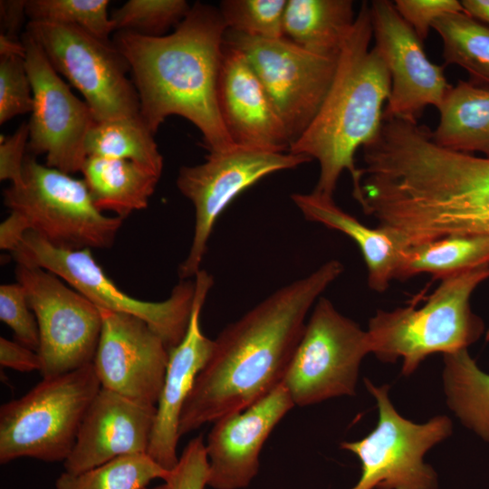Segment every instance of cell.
<instances>
[{
	"mask_svg": "<svg viewBox=\"0 0 489 489\" xmlns=\"http://www.w3.org/2000/svg\"><path fill=\"white\" fill-rule=\"evenodd\" d=\"M26 0L0 1V37L10 41H21L20 31L26 15Z\"/></svg>",
	"mask_w": 489,
	"mask_h": 489,
	"instance_id": "obj_40",
	"label": "cell"
},
{
	"mask_svg": "<svg viewBox=\"0 0 489 489\" xmlns=\"http://www.w3.org/2000/svg\"><path fill=\"white\" fill-rule=\"evenodd\" d=\"M15 277L37 321L43 378L91 364L102 326L100 309L45 269L16 264Z\"/></svg>",
	"mask_w": 489,
	"mask_h": 489,
	"instance_id": "obj_13",
	"label": "cell"
},
{
	"mask_svg": "<svg viewBox=\"0 0 489 489\" xmlns=\"http://www.w3.org/2000/svg\"><path fill=\"white\" fill-rule=\"evenodd\" d=\"M287 0H224L219 11L227 30L266 39L284 37Z\"/></svg>",
	"mask_w": 489,
	"mask_h": 489,
	"instance_id": "obj_33",
	"label": "cell"
},
{
	"mask_svg": "<svg viewBox=\"0 0 489 489\" xmlns=\"http://www.w3.org/2000/svg\"><path fill=\"white\" fill-rule=\"evenodd\" d=\"M442 380L447 407L466 428L489 443V374L464 349L444 354Z\"/></svg>",
	"mask_w": 489,
	"mask_h": 489,
	"instance_id": "obj_27",
	"label": "cell"
},
{
	"mask_svg": "<svg viewBox=\"0 0 489 489\" xmlns=\"http://www.w3.org/2000/svg\"><path fill=\"white\" fill-rule=\"evenodd\" d=\"M369 353L367 331L320 297L282 384L299 407L354 396L361 360Z\"/></svg>",
	"mask_w": 489,
	"mask_h": 489,
	"instance_id": "obj_10",
	"label": "cell"
},
{
	"mask_svg": "<svg viewBox=\"0 0 489 489\" xmlns=\"http://www.w3.org/2000/svg\"><path fill=\"white\" fill-rule=\"evenodd\" d=\"M224 43L244 54L282 118L291 144L309 127L333 82L338 57L312 53L283 37L226 30Z\"/></svg>",
	"mask_w": 489,
	"mask_h": 489,
	"instance_id": "obj_14",
	"label": "cell"
},
{
	"mask_svg": "<svg viewBox=\"0 0 489 489\" xmlns=\"http://www.w3.org/2000/svg\"><path fill=\"white\" fill-rule=\"evenodd\" d=\"M10 253L18 264L53 273L97 307L143 320L169 351L187 333L195 297L194 280H180L164 301L148 302L122 292L95 261L91 249L58 248L28 231Z\"/></svg>",
	"mask_w": 489,
	"mask_h": 489,
	"instance_id": "obj_8",
	"label": "cell"
},
{
	"mask_svg": "<svg viewBox=\"0 0 489 489\" xmlns=\"http://www.w3.org/2000/svg\"><path fill=\"white\" fill-rule=\"evenodd\" d=\"M150 489H170V488H169L168 484L166 482H164V484H159V485L155 486V487L150 488Z\"/></svg>",
	"mask_w": 489,
	"mask_h": 489,
	"instance_id": "obj_42",
	"label": "cell"
},
{
	"mask_svg": "<svg viewBox=\"0 0 489 489\" xmlns=\"http://www.w3.org/2000/svg\"><path fill=\"white\" fill-rule=\"evenodd\" d=\"M369 3L364 1L346 37L338 58L335 76L317 115L293 141L289 152L315 158L320 176L314 192L333 197L338 180L348 170L353 187L360 168L355 153L379 132L383 105L388 100L391 79L376 46Z\"/></svg>",
	"mask_w": 489,
	"mask_h": 489,
	"instance_id": "obj_3",
	"label": "cell"
},
{
	"mask_svg": "<svg viewBox=\"0 0 489 489\" xmlns=\"http://www.w3.org/2000/svg\"><path fill=\"white\" fill-rule=\"evenodd\" d=\"M355 18L351 0H287L284 37L312 53L338 57Z\"/></svg>",
	"mask_w": 489,
	"mask_h": 489,
	"instance_id": "obj_24",
	"label": "cell"
},
{
	"mask_svg": "<svg viewBox=\"0 0 489 489\" xmlns=\"http://www.w3.org/2000/svg\"><path fill=\"white\" fill-rule=\"evenodd\" d=\"M369 8L375 46L391 79L383 118L417 122L427 106L440 107L452 85L447 83L443 67L428 60L423 42L398 14L393 2L373 0Z\"/></svg>",
	"mask_w": 489,
	"mask_h": 489,
	"instance_id": "obj_17",
	"label": "cell"
},
{
	"mask_svg": "<svg viewBox=\"0 0 489 489\" xmlns=\"http://www.w3.org/2000/svg\"><path fill=\"white\" fill-rule=\"evenodd\" d=\"M0 320L14 331L16 341L38 351L37 321L24 287L17 282L0 286Z\"/></svg>",
	"mask_w": 489,
	"mask_h": 489,
	"instance_id": "obj_35",
	"label": "cell"
},
{
	"mask_svg": "<svg viewBox=\"0 0 489 489\" xmlns=\"http://www.w3.org/2000/svg\"><path fill=\"white\" fill-rule=\"evenodd\" d=\"M439 110L434 141L445 149L481 152L489 158V89L459 81L451 86Z\"/></svg>",
	"mask_w": 489,
	"mask_h": 489,
	"instance_id": "obj_25",
	"label": "cell"
},
{
	"mask_svg": "<svg viewBox=\"0 0 489 489\" xmlns=\"http://www.w3.org/2000/svg\"><path fill=\"white\" fill-rule=\"evenodd\" d=\"M482 266H489V235H449L405 247L395 279L427 273L443 280Z\"/></svg>",
	"mask_w": 489,
	"mask_h": 489,
	"instance_id": "obj_26",
	"label": "cell"
},
{
	"mask_svg": "<svg viewBox=\"0 0 489 489\" xmlns=\"http://www.w3.org/2000/svg\"><path fill=\"white\" fill-rule=\"evenodd\" d=\"M81 172L95 206L125 219L148 207L160 176L135 162L88 157Z\"/></svg>",
	"mask_w": 489,
	"mask_h": 489,
	"instance_id": "obj_23",
	"label": "cell"
},
{
	"mask_svg": "<svg viewBox=\"0 0 489 489\" xmlns=\"http://www.w3.org/2000/svg\"><path fill=\"white\" fill-rule=\"evenodd\" d=\"M25 31L58 74L81 92L97 122L140 118L129 66L112 41L73 26L29 21Z\"/></svg>",
	"mask_w": 489,
	"mask_h": 489,
	"instance_id": "obj_11",
	"label": "cell"
},
{
	"mask_svg": "<svg viewBox=\"0 0 489 489\" xmlns=\"http://www.w3.org/2000/svg\"><path fill=\"white\" fill-rule=\"evenodd\" d=\"M101 388L91 364L43 378L19 398L0 407V463L22 457L47 463L70 455L82 419Z\"/></svg>",
	"mask_w": 489,
	"mask_h": 489,
	"instance_id": "obj_6",
	"label": "cell"
},
{
	"mask_svg": "<svg viewBox=\"0 0 489 489\" xmlns=\"http://www.w3.org/2000/svg\"><path fill=\"white\" fill-rule=\"evenodd\" d=\"M169 472L148 454L125 455L80 474L64 471L55 489H147L155 479L165 481Z\"/></svg>",
	"mask_w": 489,
	"mask_h": 489,
	"instance_id": "obj_30",
	"label": "cell"
},
{
	"mask_svg": "<svg viewBox=\"0 0 489 489\" xmlns=\"http://www.w3.org/2000/svg\"><path fill=\"white\" fill-rule=\"evenodd\" d=\"M3 197L10 214L0 225V247L10 252L28 231L58 248H109L124 220L101 212L83 179L42 165L32 154L22 184L5 188Z\"/></svg>",
	"mask_w": 489,
	"mask_h": 489,
	"instance_id": "obj_4",
	"label": "cell"
},
{
	"mask_svg": "<svg viewBox=\"0 0 489 489\" xmlns=\"http://www.w3.org/2000/svg\"><path fill=\"white\" fill-rule=\"evenodd\" d=\"M312 160L290 152L235 146L208 152L201 164L180 168L177 187L193 204L196 218L188 254L178 266L179 279L190 280L201 270L217 218L240 193L272 173Z\"/></svg>",
	"mask_w": 489,
	"mask_h": 489,
	"instance_id": "obj_12",
	"label": "cell"
},
{
	"mask_svg": "<svg viewBox=\"0 0 489 489\" xmlns=\"http://www.w3.org/2000/svg\"><path fill=\"white\" fill-rule=\"evenodd\" d=\"M226 30L218 8L197 2L167 35L113 34L112 43L129 66L140 118L154 135L168 116L178 115L199 129L208 152L236 146L217 100Z\"/></svg>",
	"mask_w": 489,
	"mask_h": 489,
	"instance_id": "obj_2",
	"label": "cell"
},
{
	"mask_svg": "<svg viewBox=\"0 0 489 489\" xmlns=\"http://www.w3.org/2000/svg\"><path fill=\"white\" fill-rule=\"evenodd\" d=\"M109 0H26L29 21L77 27L110 42L114 24L108 14Z\"/></svg>",
	"mask_w": 489,
	"mask_h": 489,
	"instance_id": "obj_31",
	"label": "cell"
},
{
	"mask_svg": "<svg viewBox=\"0 0 489 489\" xmlns=\"http://www.w3.org/2000/svg\"><path fill=\"white\" fill-rule=\"evenodd\" d=\"M99 309L102 326L92 365L101 388L157 406L168 364V348L143 320Z\"/></svg>",
	"mask_w": 489,
	"mask_h": 489,
	"instance_id": "obj_16",
	"label": "cell"
},
{
	"mask_svg": "<svg viewBox=\"0 0 489 489\" xmlns=\"http://www.w3.org/2000/svg\"><path fill=\"white\" fill-rule=\"evenodd\" d=\"M190 9L185 0H129L114 10L110 19L115 32L161 37L175 29Z\"/></svg>",
	"mask_w": 489,
	"mask_h": 489,
	"instance_id": "obj_32",
	"label": "cell"
},
{
	"mask_svg": "<svg viewBox=\"0 0 489 489\" xmlns=\"http://www.w3.org/2000/svg\"><path fill=\"white\" fill-rule=\"evenodd\" d=\"M295 405L281 383L247 408L213 424L206 444L207 486L244 489L257 475L260 454L272 431Z\"/></svg>",
	"mask_w": 489,
	"mask_h": 489,
	"instance_id": "obj_18",
	"label": "cell"
},
{
	"mask_svg": "<svg viewBox=\"0 0 489 489\" xmlns=\"http://www.w3.org/2000/svg\"><path fill=\"white\" fill-rule=\"evenodd\" d=\"M394 5L401 17L412 27L421 42L427 37L429 28L440 16L465 12L456 0H396Z\"/></svg>",
	"mask_w": 489,
	"mask_h": 489,
	"instance_id": "obj_37",
	"label": "cell"
},
{
	"mask_svg": "<svg viewBox=\"0 0 489 489\" xmlns=\"http://www.w3.org/2000/svg\"><path fill=\"white\" fill-rule=\"evenodd\" d=\"M24 60L33 91L28 149L45 155V165L67 174L82 170L86 139L95 123L88 104L77 98L25 31Z\"/></svg>",
	"mask_w": 489,
	"mask_h": 489,
	"instance_id": "obj_15",
	"label": "cell"
},
{
	"mask_svg": "<svg viewBox=\"0 0 489 489\" xmlns=\"http://www.w3.org/2000/svg\"><path fill=\"white\" fill-rule=\"evenodd\" d=\"M489 279V266L464 271L441 280L427 302L393 311H377L367 331L370 353L382 362L402 360L409 376L428 356L452 353L477 341L484 321L471 308L475 290Z\"/></svg>",
	"mask_w": 489,
	"mask_h": 489,
	"instance_id": "obj_5",
	"label": "cell"
},
{
	"mask_svg": "<svg viewBox=\"0 0 489 489\" xmlns=\"http://www.w3.org/2000/svg\"><path fill=\"white\" fill-rule=\"evenodd\" d=\"M157 407L101 388L81 424L64 471L80 474L118 457L147 454Z\"/></svg>",
	"mask_w": 489,
	"mask_h": 489,
	"instance_id": "obj_20",
	"label": "cell"
},
{
	"mask_svg": "<svg viewBox=\"0 0 489 489\" xmlns=\"http://www.w3.org/2000/svg\"><path fill=\"white\" fill-rule=\"evenodd\" d=\"M432 27L443 41L446 64H456L474 84L489 89V26L465 12L446 14Z\"/></svg>",
	"mask_w": 489,
	"mask_h": 489,
	"instance_id": "obj_29",
	"label": "cell"
},
{
	"mask_svg": "<svg viewBox=\"0 0 489 489\" xmlns=\"http://www.w3.org/2000/svg\"><path fill=\"white\" fill-rule=\"evenodd\" d=\"M28 123H22L9 137L1 135L0 179L19 186L23 181V167L28 149Z\"/></svg>",
	"mask_w": 489,
	"mask_h": 489,
	"instance_id": "obj_38",
	"label": "cell"
},
{
	"mask_svg": "<svg viewBox=\"0 0 489 489\" xmlns=\"http://www.w3.org/2000/svg\"><path fill=\"white\" fill-rule=\"evenodd\" d=\"M292 202L309 221L343 233L360 247L368 269L370 289L382 292L395 279L396 270L405 246L396 236L382 227L370 228L339 207L333 197L314 191L294 193Z\"/></svg>",
	"mask_w": 489,
	"mask_h": 489,
	"instance_id": "obj_22",
	"label": "cell"
},
{
	"mask_svg": "<svg viewBox=\"0 0 489 489\" xmlns=\"http://www.w3.org/2000/svg\"><path fill=\"white\" fill-rule=\"evenodd\" d=\"M412 202L428 239L489 235V158L429 145L416 166Z\"/></svg>",
	"mask_w": 489,
	"mask_h": 489,
	"instance_id": "obj_7",
	"label": "cell"
},
{
	"mask_svg": "<svg viewBox=\"0 0 489 489\" xmlns=\"http://www.w3.org/2000/svg\"><path fill=\"white\" fill-rule=\"evenodd\" d=\"M154 136L141 118L95 121L86 139L87 157L129 160L161 177L163 156Z\"/></svg>",
	"mask_w": 489,
	"mask_h": 489,
	"instance_id": "obj_28",
	"label": "cell"
},
{
	"mask_svg": "<svg viewBox=\"0 0 489 489\" xmlns=\"http://www.w3.org/2000/svg\"><path fill=\"white\" fill-rule=\"evenodd\" d=\"M465 13L489 26V0L460 1Z\"/></svg>",
	"mask_w": 489,
	"mask_h": 489,
	"instance_id": "obj_41",
	"label": "cell"
},
{
	"mask_svg": "<svg viewBox=\"0 0 489 489\" xmlns=\"http://www.w3.org/2000/svg\"><path fill=\"white\" fill-rule=\"evenodd\" d=\"M343 269L330 260L223 329L184 405L180 436L247 408L282 383L310 310Z\"/></svg>",
	"mask_w": 489,
	"mask_h": 489,
	"instance_id": "obj_1",
	"label": "cell"
},
{
	"mask_svg": "<svg viewBox=\"0 0 489 489\" xmlns=\"http://www.w3.org/2000/svg\"><path fill=\"white\" fill-rule=\"evenodd\" d=\"M0 363L20 372L40 371L41 359L37 351L16 340L0 338Z\"/></svg>",
	"mask_w": 489,
	"mask_h": 489,
	"instance_id": "obj_39",
	"label": "cell"
},
{
	"mask_svg": "<svg viewBox=\"0 0 489 489\" xmlns=\"http://www.w3.org/2000/svg\"><path fill=\"white\" fill-rule=\"evenodd\" d=\"M195 297L188 328L181 342L169 351L163 388L157 403L155 421L147 454L168 471L178 463L179 421L197 374L214 349V340L202 331L200 316L214 280L201 269L194 277Z\"/></svg>",
	"mask_w": 489,
	"mask_h": 489,
	"instance_id": "obj_19",
	"label": "cell"
},
{
	"mask_svg": "<svg viewBox=\"0 0 489 489\" xmlns=\"http://www.w3.org/2000/svg\"><path fill=\"white\" fill-rule=\"evenodd\" d=\"M32 110L33 91L24 55H0V124Z\"/></svg>",
	"mask_w": 489,
	"mask_h": 489,
	"instance_id": "obj_34",
	"label": "cell"
},
{
	"mask_svg": "<svg viewBox=\"0 0 489 489\" xmlns=\"http://www.w3.org/2000/svg\"><path fill=\"white\" fill-rule=\"evenodd\" d=\"M208 460L202 435L184 447L176 467L164 481L170 489H205L207 486Z\"/></svg>",
	"mask_w": 489,
	"mask_h": 489,
	"instance_id": "obj_36",
	"label": "cell"
},
{
	"mask_svg": "<svg viewBox=\"0 0 489 489\" xmlns=\"http://www.w3.org/2000/svg\"><path fill=\"white\" fill-rule=\"evenodd\" d=\"M364 382L376 400L379 420L365 437L340 444L361 465L360 479L350 489H438L437 475L424 455L452 434L451 419L436 416L414 423L396 410L388 385L375 386L368 379Z\"/></svg>",
	"mask_w": 489,
	"mask_h": 489,
	"instance_id": "obj_9",
	"label": "cell"
},
{
	"mask_svg": "<svg viewBox=\"0 0 489 489\" xmlns=\"http://www.w3.org/2000/svg\"><path fill=\"white\" fill-rule=\"evenodd\" d=\"M217 100L224 125L236 146L289 152L291 139L261 80L244 54L225 43Z\"/></svg>",
	"mask_w": 489,
	"mask_h": 489,
	"instance_id": "obj_21",
	"label": "cell"
}]
</instances>
